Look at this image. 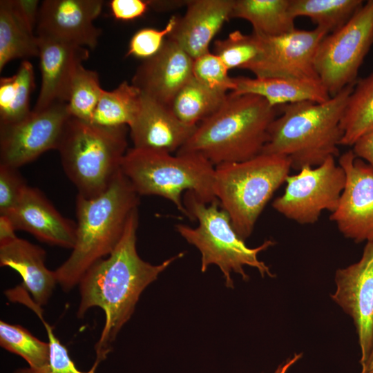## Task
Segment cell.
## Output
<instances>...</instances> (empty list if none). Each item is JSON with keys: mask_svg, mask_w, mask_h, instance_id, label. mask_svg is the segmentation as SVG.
<instances>
[{"mask_svg": "<svg viewBox=\"0 0 373 373\" xmlns=\"http://www.w3.org/2000/svg\"><path fill=\"white\" fill-rule=\"evenodd\" d=\"M139 224L138 209L131 214L123 236L115 249L106 258L94 264L79 283L80 302L77 315L82 318L91 307L101 308L105 323L96 343V362L106 358L122 326L130 319L144 289L155 281L181 252L159 265L143 260L136 248Z\"/></svg>", "mask_w": 373, "mask_h": 373, "instance_id": "cell-1", "label": "cell"}, {"mask_svg": "<svg viewBox=\"0 0 373 373\" xmlns=\"http://www.w3.org/2000/svg\"><path fill=\"white\" fill-rule=\"evenodd\" d=\"M139 195L120 170L108 188L94 198L77 195L75 243L68 259L55 271L57 283L68 291L97 261L111 254L124 232Z\"/></svg>", "mask_w": 373, "mask_h": 373, "instance_id": "cell-2", "label": "cell"}, {"mask_svg": "<svg viewBox=\"0 0 373 373\" xmlns=\"http://www.w3.org/2000/svg\"><path fill=\"white\" fill-rule=\"evenodd\" d=\"M276 108L260 96L231 92L176 153L199 155L214 166L255 157L268 141Z\"/></svg>", "mask_w": 373, "mask_h": 373, "instance_id": "cell-3", "label": "cell"}, {"mask_svg": "<svg viewBox=\"0 0 373 373\" xmlns=\"http://www.w3.org/2000/svg\"><path fill=\"white\" fill-rule=\"evenodd\" d=\"M355 82L323 103L306 101L281 106L282 113L270 125L262 153L286 156L296 170L317 166L338 155L341 119Z\"/></svg>", "mask_w": 373, "mask_h": 373, "instance_id": "cell-4", "label": "cell"}, {"mask_svg": "<svg viewBox=\"0 0 373 373\" xmlns=\"http://www.w3.org/2000/svg\"><path fill=\"white\" fill-rule=\"evenodd\" d=\"M121 170L139 195H158L170 200L190 219L182 193L191 191L204 202L217 200L213 193L215 166L193 153H172L128 149Z\"/></svg>", "mask_w": 373, "mask_h": 373, "instance_id": "cell-5", "label": "cell"}, {"mask_svg": "<svg viewBox=\"0 0 373 373\" xmlns=\"http://www.w3.org/2000/svg\"><path fill=\"white\" fill-rule=\"evenodd\" d=\"M291 169L286 156L264 153L215 166L214 195L242 240L251 236L260 215L286 181Z\"/></svg>", "mask_w": 373, "mask_h": 373, "instance_id": "cell-6", "label": "cell"}, {"mask_svg": "<svg viewBox=\"0 0 373 373\" xmlns=\"http://www.w3.org/2000/svg\"><path fill=\"white\" fill-rule=\"evenodd\" d=\"M126 135V126L102 127L70 117L57 150L78 195L94 198L108 188L128 150Z\"/></svg>", "mask_w": 373, "mask_h": 373, "instance_id": "cell-7", "label": "cell"}, {"mask_svg": "<svg viewBox=\"0 0 373 373\" xmlns=\"http://www.w3.org/2000/svg\"><path fill=\"white\" fill-rule=\"evenodd\" d=\"M183 200L190 219H196L198 225L193 228L178 224L175 229L200 251L202 272L206 271L211 265H217L229 288H233L231 272L239 274L244 280H248L245 266L257 269L262 277L274 276L269 267L258 258L260 251L275 244L274 241L267 240L258 247H248L235 231L229 215L220 207L218 200L206 203L194 193L187 191Z\"/></svg>", "mask_w": 373, "mask_h": 373, "instance_id": "cell-8", "label": "cell"}, {"mask_svg": "<svg viewBox=\"0 0 373 373\" xmlns=\"http://www.w3.org/2000/svg\"><path fill=\"white\" fill-rule=\"evenodd\" d=\"M372 44L373 0H368L344 26L327 35L318 48L315 68L330 97L356 81Z\"/></svg>", "mask_w": 373, "mask_h": 373, "instance_id": "cell-9", "label": "cell"}, {"mask_svg": "<svg viewBox=\"0 0 373 373\" xmlns=\"http://www.w3.org/2000/svg\"><path fill=\"white\" fill-rule=\"evenodd\" d=\"M285 182L284 193L274 200L273 208L289 220L309 224L315 223L323 211L336 210L345 174L332 156L317 166L303 167Z\"/></svg>", "mask_w": 373, "mask_h": 373, "instance_id": "cell-10", "label": "cell"}, {"mask_svg": "<svg viewBox=\"0 0 373 373\" xmlns=\"http://www.w3.org/2000/svg\"><path fill=\"white\" fill-rule=\"evenodd\" d=\"M70 117L67 103L59 102L40 112L32 111L17 123L0 125V164L19 168L57 150Z\"/></svg>", "mask_w": 373, "mask_h": 373, "instance_id": "cell-11", "label": "cell"}, {"mask_svg": "<svg viewBox=\"0 0 373 373\" xmlns=\"http://www.w3.org/2000/svg\"><path fill=\"white\" fill-rule=\"evenodd\" d=\"M328 34L316 27L309 30L295 29L276 37L258 35L261 52L245 70L260 78L320 79L315 58L320 43Z\"/></svg>", "mask_w": 373, "mask_h": 373, "instance_id": "cell-12", "label": "cell"}, {"mask_svg": "<svg viewBox=\"0 0 373 373\" xmlns=\"http://www.w3.org/2000/svg\"><path fill=\"white\" fill-rule=\"evenodd\" d=\"M338 164L345 184L329 219L345 238L355 242L373 241V168L351 149L342 154Z\"/></svg>", "mask_w": 373, "mask_h": 373, "instance_id": "cell-13", "label": "cell"}, {"mask_svg": "<svg viewBox=\"0 0 373 373\" xmlns=\"http://www.w3.org/2000/svg\"><path fill=\"white\" fill-rule=\"evenodd\" d=\"M335 283L336 289L331 298L353 319L362 363L373 338V241L367 242L357 262L336 270Z\"/></svg>", "mask_w": 373, "mask_h": 373, "instance_id": "cell-14", "label": "cell"}, {"mask_svg": "<svg viewBox=\"0 0 373 373\" xmlns=\"http://www.w3.org/2000/svg\"><path fill=\"white\" fill-rule=\"evenodd\" d=\"M102 0H44L39 8L37 36L94 49L102 30L94 25Z\"/></svg>", "mask_w": 373, "mask_h": 373, "instance_id": "cell-15", "label": "cell"}, {"mask_svg": "<svg viewBox=\"0 0 373 373\" xmlns=\"http://www.w3.org/2000/svg\"><path fill=\"white\" fill-rule=\"evenodd\" d=\"M37 37L41 82L32 111L40 112L56 103H68L76 72L88 58L89 51L51 37Z\"/></svg>", "mask_w": 373, "mask_h": 373, "instance_id": "cell-16", "label": "cell"}, {"mask_svg": "<svg viewBox=\"0 0 373 373\" xmlns=\"http://www.w3.org/2000/svg\"><path fill=\"white\" fill-rule=\"evenodd\" d=\"M193 59L168 37L156 55L137 68L131 84L142 95L171 108L176 95L193 77Z\"/></svg>", "mask_w": 373, "mask_h": 373, "instance_id": "cell-17", "label": "cell"}, {"mask_svg": "<svg viewBox=\"0 0 373 373\" xmlns=\"http://www.w3.org/2000/svg\"><path fill=\"white\" fill-rule=\"evenodd\" d=\"M15 229L32 234L42 242L73 249L77 224L63 216L39 189L28 186L17 204L3 214Z\"/></svg>", "mask_w": 373, "mask_h": 373, "instance_id": "cell-18", "label": "cell"}, {"mask_svg": "<svg viewBox=\"0 0 373 373\" xmlns=\"http://www.w3.org/2000/svg\"><path fill=\"white\" fill-rule=\"evenodd\" d=\"M196 127L186 125L171 108L142 94L139 112L129 129L134 148L172 153L183 146Z\"/></svg>", "mask_w": 373, "mask_h": 373, "instance_id": "cell-19", "label": "cell"}, {"mask_svg": "<svg viewBox=\"0 0 373 373\" xmlns=\"http://www.w3.org/2000/svg\"><path fill=\"white\" fill-rule=\"evenodd\" d=\"M234 0L188 1L184 15L169 37L192 59L209 51V46L224 23L231 19Z\"/></svg>", "mask_w": 373, "mask_h": 373, "instance_id": "cell-20", "label": "cell"}, {"mask_svg": "<svg viewBox=\"0 0 373 373\" xmlns=\"http://www.w3.org/2000/svg\"><path fill=\"white\" fill-rule=\"evenodd\" d=\"M46 251L38 245L18 237L0 244V265L17 271L23 285L32 295L35 303L47 304L57 283L55 271L45 265Z\"/></svg>", "mask_w": 373, "mask_h": 373, "instance_id": "cell-21", "label": "cell"}, {"mask_svg": "<svg viewBox=\"0 0 373 373\" xmlns=\"http://www.w3.org/2000/svg\"><path fill=\"white\" fill-rule=\"evenodd\" d=\"M234 82L231 92L260 96L273 107L306 101L323 103L331 97L320 79L238 77Z\"/></svg>", "mask_w": 373, "mask_h": 373, "instance_id": "cell-22", "label": "cell"}, {"mask_svg": "<svg viewBox=\"0 0 373 373\" xmlns=\"http://www.w3.org/2000/svg\"><path fill=\"white\" fill-rule=\"evenodd\" d=\"M36 24L21 12L15 0L0 1V71L10 61L39 57Z\"/></svg>", "mask_w": 373, "mask_h": 373, "instance_id": "cell-23", "label": "cell"}, {"mask_svg": "<svg viewBox=\"0 0 373 373\" xmlns=\"http://www.w3.org/2000/svg\"><path fill=\"white\" fill-rule=\"evenodd\" d=\"M290 0H234L231 18L249 21L253 33L276 37L296 29Z\"/></svg>", "mask_w": 373, "mask_h": 373, "instance_id": "cell-24", "label": "cell"}, {"mask_svg": "<svg viewBox=\"0 0 373 373\" xmlns=\"http://www.w3.org/2000/svg\"><path fill=\"white\" fill-rule=\"evenodd\" d=\"M35 88L32 64L24 59L17 73L0 79V125L17 123L31 113L30 98Z\"/></svg>", "mask_w": 373, "mask_h": 373, "instance_id": "cell-25", "label": "cell"}, {"mask_svg": "<svg viewBox=\"0 0 373 373\" xmlns=\"http://www.w3.org/2000/svg\"><path fill=\"white\" fill-rule=\"evenodd\" d=\"M142 93L127 81L112 90H103L90 124L106 128L130 126L141 105Z\"/></svg>", "mask_w": 373, "mask_h": 373, "instance_id": "cell-26", "label": "cell"}, {"mask_svg": "<svg viewBox=\"0 0 373 373\" xmlns=\"http://www.w3.org/2000/svg\"><path fill=\"white\" fill-rule=\"evenodd\" d=\"M341 145L352 146L363 135L373 131V72L356 80L341 119Z\"/></svg>", "mask_w": 373, "mask_h": 373, "instance_id": "cell-27", "label": "cell"}, {"mask_svg": "<svg viewBox=\"0 0 373 373\" xmlns=\"http://www.w3.org/2000/svg\"><path fill=\"white\" fill-rule=\"evenodd\" d=\"M227 94L210 89L193 76L176 95L171 108L182 122L197 126L220 108Z\"/></svg>", "mask_w": 373, "mask_h": 373, "instance_id": "cell-28", "label": "cell"}, {"mask_svg": "<svg viewBox=\"0 0 373 373\" xmlns=\"http://www.w3.org/2000/svg\"><path fill=\"white\" fill-rule=\"evenodd\" d=\"M362 0H290L292 16L307 17L316 27L333 32L344 26L363 4Z\"/></svg>", "mask_w": 373, "mask_h": 373, "instance_id": "cell-29", "label": "cell"}, {"mask_svg": "<svg viewBox=\"0 0 373 373\" xmlns=\"http://www.w3.org/2000/svg\"><path fill=\"white\" fill-rule=\"evenodd\" d=\"M0 345L25 359L31 369H40L49 361V343L34 336L19 325L0 322Z\"/></svg>", "mask_w": 373, "mask_h": 373, "instance_id": "cell-30", "label": "cell"}, {"mask_svg": "<svg viewBox=\"0 0 373 373\" xmlns=\"http://www.w3.org/2000/svg\"><path fill=\"white\" fill-rule=\"evenodd\" d=\"M96 71L81 65L75 75L68 110L71 117L90 123L103 88Z\"/></svg>", "mask_w": 373, "mask_h": 373, "instance_id": "cell-31", "label": "cell"}, {"mask_svg": "<svg viewBox=\"0 0 373 373\" xmlns=\"http://www.w3.org/2000/svg\"><path fill=\"white\" fill-rule=\"evenodd\" d=\"M261 40L258 35H246L239 30L231 32L227 37L214 42V51L229 70L245 69L261 52Z\"/></svg>", "mask_w": 373, "mask_h": 373, "instance_id": "cell-32", "label": "cell"}, {"mask_svg": "<svg viewBox=\"0 0 373 373\" xmlns=\"http://www.w3.org/2000/svg\"><path fill=\"white\" fill-rule=\"evenodd\" d=\"M215 53L208 52L193 59V76L202 84L217 92L227 94L235 88L234 77Z\"/></svg>", "mask_w": 373, "mask_h": 373, "instance_id": "cell-33", "label": "cell"}, {"mask_svg": "<svg viewBox=\"0 0 373 373\" xmlns=\"http://www.w3.org/2000/svg\"><path fill=\"white\" fill-rule=\"evenodd\" d=\"M178 19L176 16H172L162 29L144 28L137 30L129 41L126 56L144 61L156 55L172 33Z\"/></svg>", "mask_w": 373, "mask_h": 373, "instance_id": "cell-34", "label": "cell"}, {"mask_svg": "<svg viewBox=\"0 0 373 373\" xmlns=\"http://www.w3.org/2000/svg\"><path fill=\"white\" fill-rule=\"evenodd\" d=\"M35 313L43 322L48 334L50 346L49 361L47 365L42 368L37 370L20 369L17 370L15 373H95L93 369L88 372H82L76 368L69 356L66 347L56 338L52 327L44 321L41 315V310H37Z\"/></svg>", "mask_w": 373, "mask_h": 373, "instance_id": "cell-35", "label": "cell"}, {"mask_svg": "<svg viewBox=\"0 0 373 373\" xmlns=\"http://www.w3.org/2000/svg\"><path fill=\"white\" fill-rule=\"evenodd\" d=\"M28 186L19 168L0 164V215L17 204Z\"/></svg>", "mask_w": 373, "mask_h": 373, "instance_id": "cell-36", "label": "cell"}, {"mask_svg": "<svg viewBox=\"0 0 373 373\" xmlns=\"http://www.w3.org/2000/svg\"><path fill=\"white\" fill-rule=\"evenodd\" d=\"M109 6L113 17L121 21H131L140 18L150 8L149 1L144 0H112Z\"/></svg>", "mask_w": 373, "mask_h": 373, "instance_id": "cell-37", "label": "cell"}, {"mask_svg": "<svg viewBox=\"0 0 373 373\" xmlns=\"http://www.w3.org/2000/svg\"><path fill=\"white\" fill-rule=\"evenodd\" d=\"M352 146L356 156L373 168V131L360 137Z\"/></svg>", "mask_w": 373, "mask_h": 373, "instance_id": "cell-38", "label": "cell"}, {"mask_svg": "<svg viewBox=\"0 0 373 373\" xmlns=\"http://www.w3.org/2000/svg\"><path fill=\"white\" fill-rule=\"evenodd\" d=\"M16 229L10 218L5 215H0V244L9 242L15 238Z\"/></svg>", "mask_w": 373, "mask_h": 373, "instance_id": "cell-39", "label": "cell"}, {"mask_svg": "<svg viewBox=\"0 0 373 373\" xmlns=\"http://www.w3.org/2000/svg\"><path fill=\"white\" fill-rule=\"evenodd\" d=\"M188 1H149L150 8L160 11L186 6Z\"/></svg>", "mask_w": 373, "mask_h": 373, "instance_id": "cell-40", "label": "cell"}, {"mask_svg": "<svg viewBox=\"0 0 373 373\" xmlns=\"http://www.w3.org/2000/svg\"><path fill=\"white\" fill-rule=\"evenodd\" d=\"M302 354H295L292 357L287 358L283 363L278 365L274 373H287L289 367L298 361L302 356Z\"/></svg>", "mask_w": 373, "mask_h": 373, "instance_id": "cell-41", "label": "cell"}, {"mask_svg": "<svg viewBox=\"0 0 373 373\" xmlns=\"http://www.w3.org/2000/svg\"><path fill=\"white\" fill-rule=\"evenodd\" d=\"M361 365L362 368L360 373H373V338L369 354Z\"/></svg>", "mask_w": 373, "mask_h": 373, "instance_id": "cell-42", "label": "cell"}]
</instances>
